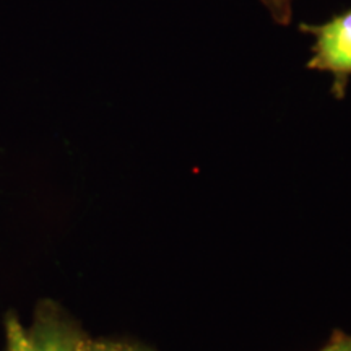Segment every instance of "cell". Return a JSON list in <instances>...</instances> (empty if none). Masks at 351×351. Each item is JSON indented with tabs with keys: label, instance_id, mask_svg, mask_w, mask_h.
Returning a JSON list of instances; mask_svg holds the SVG:
<instances>
[{
	"label": "cell",
	"instance_id": "obj_3",
	"mask_svg": "<svg viewBox=\"0 0 351 351\" xmlns=\"http://www.w3.org/2000/svg\"><path fill=\"white\" fill-rule=\"evenodd\" d=\"M7 351H39L34 337H29L16 317L7 320Z\"/></svg>",
	"mask_w": 351,
	"mask_h": 351
},
{
	"label": "cell",
	"instance_id": "obj_2",
	"mask_svg": "<svg viewBox=\"0 0 351 351\" xmlns=\"http://www.w3.org/2000/svg\"><path fill=\"white\" fill-rule=\"evenodd\" d=\"M34 340L39 346V351H78L80 339H77L69 328L57 320H47L38 327Z\"/></svg>",
	"mask_w": 351,
	"mask_h": 351
},
{
	"label": "cell",
	"instance_id": "obj_5",
	"mask_svg": "<svg viewBox=\"0 0 351 351\" xmlns=\"http://www.w3.org/2000/svg\"><path fill=\"white\" fill-rule=\"evenodd\" d=\"M78 351H140L122 343H98V341H83L78 343Z\"/></svg>",
	"mask_w": 351,
	"mask_h": 351
},
{
	"label": "cell",
	"instance_id": "obj_1",
	"mask_svg": "<svg viewBox=\"0 0 351 351\" xmlns=\"http://www.w3.org/2000/svg\"><path fill=\"white\" fill-rule=\"evenodd\" d=\"M301 32L314 38L307 67L332 73V93L343 98L351 77V10L341 12L324 23H302Z\"/></svg>",
	"mask_w": 351,
	"mask_h": 351
},
{
	"label": "cell",
	"instance_id": "obj_6",
	"mask_svg": "<svg viewBox=\"0 0 351 351\" xmlns=\"http://www.w3.org/2000/svg\"><path fill=\"white\" fill-rule=\"evenodd\" d=\"M320 351H351V335L335 330L330 341Z\"/></svg>",
	"mask_w": 351,
	"mask_h": 351
},
{
	"label": "cell",
	"instance_id": "obj_4",
	"mask_svg": "<svg viewBox=\"0 0 351 351\" xmlns=\"http://www.w3.org/2000/svg\"><path fill=\"white\" fill-rule=\"evenodd\" d=\"M262 5L270 13L275 23L288 26L293 19V2L295 0H261Z\"/></svg>",
	"mask_w": 351,
	"mask_h": 351
}]
</instances>
